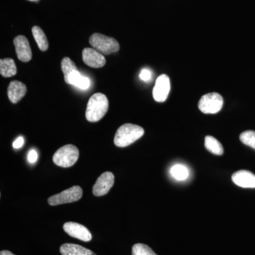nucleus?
<instances>
[{
  "mask_svg": "<svg viewBox=\"0 0 255 255\" xmlns=\"http://www.w3.org/2000/svg\"><path fill=\"white\" fill-rule=\"evenodd\" d=\"M144 132V129L139 126L132 124H124L116 132L114 144L119 147H127L140 138Z\"/></svg>",
  "mask_w": 255,
  "mask_h": 255,
  "instance_id": "obj_1",
  "label": "nucleus"
},
{
  "mask_svg": "<svg viewBox=\"0 0 255 255\" xmlns=\"http://www.w3.org/2000/svg\"><path fill=\"white\" fill-rule=\"evenodd\" d=\"M109 110V101L106 95L96 93L87 103L86 119L90 122H97L105 117Z\"/></svg>",
  "mask_w": 255,
  "mask_h": 255,
  "instance_id": "obj_2",
  "label": "nucleus"
},
{
  "mask_svg": "<svg viewBox=\"0 0 255 255\" xmlns=\"http://www.w3.org/2000/svg\"><path fill=\"white\" fill-rule=\"evenodd\" d=\"M90 43L94 49L103 55H110L118 51L120 46L115 38L102 34L93 33L90 38Z\"/></svg>",
  "mask_w": 255,
  "mask_h": 255,
  "instance_id": "obj_3",
  "label": "nucleus"
},
{
  "mask_svg": "<svg viewBox=\"0 0 255 255\" xmlns=\"http://www.w3.org/2000/svg\"><path fill=\"white\" fill-rule=\"evenodd\" d=\"M79 157V150L76 146L66 145L60 147L53 157V162L61 167H70L76 163Z\"/></svg>",
  "mask_w": 255,
  "mask_h": 255,
  "instance_id": "obj_4",
  "label": "nucleus"
},
{
  "mask_svg": "<svg viewBox=\"0 0 255 255\" xmlns=\"http://www.w3.org/2000/svg\"><path fill=\"white\" fill-rule=\"evenodd\" d=\"M223 106V99L219 94L213 92V93L206 94L202 96L199 100V110L204 114H214L218 113L221 110Z\"/></svg>",
  "mask_w": 255,
  "mask_h": 255,
  "instance_id": "obj_5",
  "label": "nucleus"
},
{
  "mask_svg": "<svg viewBox=\"0 0 255 255\" xmlns=\"http://www.w3.org/2000/svg\"><path fill=\"white\" fill-rule=\"evenodd\" d=\"M82 194L83 192L82 188L79 186H74L59 194L50 196L48 199V202L50 206H58L75 202L81 199Z\"/></svg>",
  "mask_w": 255,
  "mask_h": 255,
  "instance_id": "obj_6",
  "label": "nucleus"
},
{
  "mask_svg": "<svg viewBox=\"0 0 255 255\" xmlns=\"http://www.w3.org/2000/svg\"><path fill=\"white\" fill-rule=\"evenodd\" d=\"M63 230L72 238H76L82 241L90 242L92 238L91 233L85 226H82L80 223H65L63 226Z\"/></svg>",
  "mask_w": 255,
  "mask_h": 255,
  "instance_id": "obj_7",
  "label": "nucleus"
},
{
  "mask_svg": "<svg viewBox=\"0 0 255 255\" xmlns=\"http://www.w3.org/2000/svg\"><path fill=\"white\" fill-rule=\"evenodd\" d=\"M170 91V81L169 77L162 75L158 77L155 82V87L152 91L154 100L156 102H164L168 97Z\"/></svg>",
  "mask_w": 255,
  "mask_h": 255,
  "instance_id": "obj_8",
  "label": "nucleus"
},
{
  "mask_svg": "<svg viewBox=\"0 0 255 255\" xmlns=\"http://www.w3.org/2000/svg\"><path fill=\"white\" fill-rule=\"evenodd\" d=\"M114 175L110 172L101 174L93 187V194L96 196L106 195L113 187Z\"/></svg>",
  "mask_w": 255,
  "mask_h": 255,
  "instance_id": "obj_9",
  "label": "nucleus"
},
{
  "mask_svg": "<svg viewBox=\"0 0 255 255\" xmlns=\"http://www.w3.org/2000/svg\"><path fill=\"white\" fill-rule=\"evenodd\" d=\"M82 60L88 66L100 68L106 65V58L103 54L94 48H86L82 50Z\"/></svg>",
  "mask_w": 255,
  "mask_h": 255,
  "instance_id": "obj_10",
  "label": "nucleus"
},
{
  "mask_svg": "<svg viewBox=\"0 0 255 255\" xmlns=\"http://www.w3.org/2000/svg\"><path fill=\"white\" fill-rule=\"evenodd\" d=\"M14 44L18 60L23 63H27L31 60V47H30L29 42L26 37L21 36V35L16 36L14 39Z\"/></svg>",
  "mask_w": 255,
  "mask_h": 255,
  "instance_id": "obj_11",
  "label": "nucleus"
},
{
  "mask_svg": "<svg viewBox=\"0 0 255 255\" xmlns=\"http://www.w3.org/2000/svg\"><path fill=\"white\" fill-rule=\"evenodd\" d=\"M233 182L243 188H255V174L248 170H239L232 175Z\"/></svg>",
  "mask_w": 255,
  "mask_h": 255,
  "instance_id": "obj_12",
  "label": "nucleus"
},
{
  "mask_svg": "<svg viewBox=\"0 0 255 255\" xmlns=\"http://www.w3.org/2000/svg\"><path fill=\"white\" fill-rule=\"evenodd\" d=\"M26 91L27 90L24 84L14 80L10 82L8 87V97L13 104H16L26 95Z\"/></svg>",
  "mask_w": 255,
  "mask_h": 255,
  "instance_id": "obj_13",
  "label": "nucleus"
},
{
  "mask_svg": "<svg viewBox=\"0 0 255 255\" xmlns=\"http://www.w3.org/2000/svg\"><path fill=\"white\" fill-rule=\"evenodd\" d=\"M60 252L62 255H97L90 250L72 243L62 245Z\"/></svg>",
  "mask_w": 255,
  "mask_h": 255,
  "instance_id": "obj_14",
  "label": "nucleus"
},
{
  "mask_svg": "<svg viewBox=\"0 0 255 255\" xmlns=\"http://www.w3.org/2000/svg\"><path fill=\"white\" fill-rule=\"evenodd\" d=\"M0 74L4 78H11L16 74V66L14 60L11 58H4L0 60Z\"/></svg>",
  "mask_w": 255,
  "mask_h": 255,
  "instance_id": "obj_15",
  "label": "nucleus"
},
{
  "mask_svg": "<svg viewBox=\"0 0 255 255\" xmlns=\"http://www.w3.org/2000/svg\"><path fill=\"white\" fill-rule=\"evenodd\" d=\"M67 83L78 87L82 90H87L90 86V79L82 75L80 72L76 71L69 78Z\"/></svg>",
  "mask_w": 255,
  "mask_h": 255,
  "instance_id": "obj_16",
  "label": "nucleus"
},
{
  "mask_svg": "<svg viewBox=\"0 0 255 255\" xmlns=\"http://www.w3.org/2000/svg\"><path fill=\"white\" fill-rule=\"evenodd\" d=\"M32 33H33V38H34L39 49L41 51H46L48 50L49 44H48V39H47V37L43 30L38 26H35L32 28Z\"/></svg>",
  "mask_w": 255,
  "mask_h": 255,
  "instance_id": "obj_17",
  "label": "nucleus"
},
{
  "mask_svg": "<svg viewBox=\"0 0 255 255\" xmlns=\"http://www.w3.org/2000/svg\"><path fill=\"white\" fill-rule=\"evenodd\" d=\"M205 147L209 152L216 155H222L224 150L221 142L211 135H207L205 137Z\"/></svg>",
  "mask_w": 255,
  "mask_h": 255,
  "instance_id": "obj_18",
  "label": "nucleus"
},
{
  "mask_svg": "<svg viewBox=\"0 0 255 255\" xmlns=\"http://www.w3.org/2000/svg\"><path fill=\"white\" fill-rule=\"evenodd\" d=\"M61 69L64 75V80H65L66 83L68 82L70 77L78 70L73 60L68 58V57H65L62 60Z\"/></svg>",
  "mask_w": 255,
  "mask_h": 255,
  "instance_id": "obj_19",
  "label": "nucleus"
},
{
  "mask_svg": "<svg viewBox=\"0 0 255 255\" xmlns=\"http://www.w3.org/2000/svg\"><path fill=\"white\" fill-rule=\"evenodd\" d=\"M170 173L174 179L179 181L185 180L189 177V171L182 164H175L170 169Z\"/></svg>",
  "mask_w": 255,
  "mask_h": 255,
  "instance_id": "obj_20",
  "label": "nucleus"
},
{
  "mask_svg": "<svg viewBox=\"0 0 255 255\" xmlns=\"http://www.w3.org/2000/svg\"><path fill=\"white\" fill-rule=\"evenodd\" d=\"M132 255H157L154 251L147 246L142 243H137L132 248Z\"/></svg>",
  "mask_w": 255,
  "mask_h": 255,
  "instance_id": "obj_21",
  "label": "nucleus"
},
{
  "mask_svg": "<svg viewBox=\"0 0 255 255\" xmlns=\"http://www.w3.org/2000/svg\"><path fill=\"white\" fill-rule=\"evenodd\" d=\"M240 140L245 145L255 149V131L246 130V131L242 132L240 135Z\"/></svg>",
  "mask_w": 255,
  "mask_h": 255,
  "instance_id": "obj_22",
  "label": "nucleus"
},
{
  "mask_svg": "<svg viewBox=\"0 0 255 255\" xmlns=\"http://www.w3.org/2000/svg\"><path fill=\"white\" fill-rule=\"evenodd\" d=\"M139 77H140V80H142V81L145 82H150L151 79H152V72L147 68L142 69Z\"/></svg>",
  "mask_w": 255,
  "mask_h": 255,
  "instance_id": "obj_23",
  "label": "nucleus"
},
{
  "mask_svg": "<svg viewBox=\"0 0 255 255\" xmlns=\"http://www.w3.org/2000/svg\"><path fill=\"white\" fill-rule=\"evenodd\" d=\"M28 161L30 163L33 164L36 162L38 160V153L35 150H31L29 151L28 154Z\"/></svg>",
  "mask_w": 255,
  "mask_h": 255,
  "instance_id": "obj_24",
  "label": "nucleus"
},
{
  "mask_svg": "<svg viewBox=\"0 0 255 255\" xmlns=\"http://www.w3.org/2000/svg\"><path fill=\"white\" fill-rule=\"evenodd\" d=\"M23 144H24V139L23 137L19 136L15 140L14 143H13V147H14V148L18 149L22 147Z\"/></svg>",
  "mask_w": 255,
  "mask_h": 255,
  "instance_id": "obj_25",
  "label": "nucleus"
},
{
  "mask_svg": "<svg viewBox=\"0 0 255 255\" xmlns=\"http://www.w3.org/2000/svg\"><path fill=\"white\" fill-rule=\"evenodd\" d=\"M0 255H15L8 251H2L0 253Z\"/></svg>",
  "mask_w": 255,
  "mask_h": 255,
  "instance_id": "obj_26",
  "label": "nucleus"
},
{
  "mask_svg": "<svg viewBox=\"0 0 255 255\" xmlns=\"http://www.w3.org/2000/svg\"><path fill=\"white\" fill-rule=\"evenodd\" d=\"M28 1H38L39 0H28Z\"/></svg>",
  "mask_w": 255,
  "mask_h": 255,
  "instance_id": "obj_27",
  "label": "nucleus"
}]
</instances>
